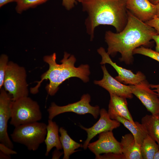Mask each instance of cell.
<instances>
[{
    "instance_id": "cell-6",
    "label": "cell",
    "mask_w": 159,
    "mask_h": 159,
    "mask_svg": "<svg viewBox=\"0 0 159 159\" xmlns=\"http://www.w3.org/2000/svg\"><path fill=\"white\" fill-rule=\"evenodd\" d=\"M25 68L12 61L9 62L3 84L4 90L12 97L13 101L29 95Z\"/></svg>"
},
{
    "instance_id": "cell-1",
    "label": "cell",
    "mask_w": 159,
    "mask_h": 159,
    "mask_svg": "<svg viewBox=\"0 0 159 159\" xmlns=\"http://www.w3.org/2000/svg\"><path fill=\"white\" fill-rule=\"evenodd\" d=\"M127 14V21L124 29L117 33L106 31L105 39L108 45V54L113 56L119 52L121 55L120 60L129 64L133 61L134 50L148 44L153 36L158 34L153 28L128 10Z\"/></svg>"
},
{
    "instance_id": "cell-27",
    "label": "cell",
    "mask_w": 159,
    "mask_h": 159,
    "mask_svg": "<svg viewBox=\"0 0 159 159\" xmlns=\"http://www.w3.org/2000/svg\"><path fill=\"white\" fill-rule=\"evenodd\" d=\"M0 151L3 153L9 155H11L16 154L17 152L14 150L4 144L0 143Z\"/></svg>"
},
{
    "instance_id": "cell-16",
    "label": "cell",
    "mask_w": 159,
    "mask_h": 159,
    "mask_svg": "<svg viewBox=\"0 0 159 159\" xmlns=\"http://www.w3.org/2000/svg\"><path fill=\"white\" fill-rule=\"evenodd\" d=\"M120 142L122 153L125 159H143L140 152V145L136 143L132 133L122 136Z\"/></svg>"
},
{
    "instance_id": "cell-28",
    "label": "cell",
    "mask_w": 159,
    "mask_h": 159,
    "mask_svg": "<svg viewBox=\"0 0 159 159\" xmlns=\"http://www.w3.org/2000/svg\"><path fill=\"white\" fill-rule=\"evenodd\" d=\"M76 0H62V5L67 10L72 9L74 6Z\"/></svg>"
},
{
    "instance_id": "cell-19",
    "label": "cell",
    "mask_w": 159,
    "mask_h": 159,
    "mask_svg": "<svg viewBox=\"0 0 159 159\" xmlns=\"http://www.w3.org/2000/svg\"><path fill=\"white\" fill-rule=\"evenodd\" d=\"M60 140L64 150L63 159H69L70 155L79 150H76L83 147V145L76 142L69 136L67 132L62 127L59 129Z\"/></svg>"
},
{
    "instance_id": "cell-13",
    "label": "cell",
    "mask_w": 159,
    "mask_h": 159,
    "mask_svg": "<svg viewBox=\"0 0 159 159\" xmlns=\"http://www.w3.org/2000/svg\"><path fill=\"white\" fill-rule=\"evenodd\" d=\"M103 72L102 79L100 80H95L94 83L103 88L110 94H112L125 98L131 99L133 94L131 92V85L123 84L109 73L105 64L101 66Z\"/></svg>"
},
{
    "instance_id": "cell-25",
    "label": "cell",
    "mask_w": 159,
    "mask_h": 159,
    "mask_svg": "<svg viewBox=\"0 0 159 159\" xmlns=\"http://www.w3.org/2000/svg\"><path fill=\"white\" fill-rule=\"evenodd\" d=\"M97 159H125L122 154H117L114 153H104L103 155H100L98 156L95 158Z\"/></svg>"
},
{
    "instance_id": "cell-10",
    "label": "cell",
    "mask_w": 159,
    "mask_h": 159,
    "mask_svg": "<svg viewBox=\"0 0 159 159\" xmlns=\"http://www.w3.org/2000/svg\"><path fill=\"white\" fill-rule=\"evenodd\" d=\"M97 52L102 57L100 64H108L111 65L118 74L115 79L120 82L125 84L136 85L145 80V75L141 72L139 71L134 74L131 70L121 67L113 62L103 47H100L97 49Z\"/></svg>"
},
{
    "instance_id": "cell-26",
    "label": "cell",
    "mask_w": 159,
    "mask_h": 159,
    "mask_svg": "<svg viewBox=\"0 0 159 159\" xmlns=\"http://www.w3.org/2000/svg\"><path fill=\"white\" fill-rule=\"evenodd\" d=\"M145 23L153 28L157 34H159V18L155 16L153 18Z\"/></svg>"
},
{
    "instance_id": "cell-35",
    "label": "cell",
    "mask_w": 159,
    "mask_h": 159,
    "mask_svg": "<svg viewBox=\"0 0 159 159\" xmlns=\"http://www.w3.org/2000/svg\"><path fill=\"white\" fill-rule=\"evenodd\" d=\"M152 3L155 5L159 4V0H149Z\"/></svg>"
},
{
    "instance_id": "cell-5",
    "label": "cell",
    "mask_w": 159,
    "mask_h": 159,
    "mask_svg": "<svg viewBox=\"0 0 159 159\" xmlns=\"http://www.w3.org/2000/svg\"><path fill=\"white\" fill-rule=\"evenodd\" d=\"M42 117L38 104L28 96L13 101L10 123L15 127L38 122Z\"/></svg>"
},
{
    "instance_id": "cell-32",
    "label": "cell",
    "mask_w": 159,
    "mask_h": 159,
    "mask_svg": "<svg viewBox=\"0 0 159 159\" xmlns=\"http://www.w3.org/2000/svg\"><path fill=\"white\" fill-rule=\"evenodd\" d=\"M150 88L154 89L153 90L156 92L159 97V84L158 85L150 84Z\"/></svg>"
},
{
    "instance_id": "cell-33",
    "label": "cell",
    "mask_w": 159,
    "mask_h": 159,
    "mask_svg": "<svg viewBox=\"0 0 159 159\" xmlns=\"http://www.w3.org/2000/svg\"><path fill=\"white\" fill-rule=\"evenodd\" d=\"M10 156L6 155L0 151V159H10Z\"/></svg>"
},
{
    "instance_id": "cell-18",
    "label": "cell",
    "mask_w": 159,
    "mask_h": 159,
    "mask_svg": "<svg viewBox=\"0 0 159 159\" xmlns=\"http://www.w3.org/2000/svg\"><path fill=\"white\" fill-rule=\"evenodd\" d=\"M112 119L122 123L130 131L136 143L140 145L144 138L148 134L145 126L141 123L135 122V124H134L128 120L118 116L113 117Z\"/></svg>"
},
{
    "instance_id": "cell-7",
    "label": "cell",
    "mask_w": 159,
    "mask_h": 159,
    "mask_svg": "<svg viewBox=\"0 0 159 159\" xmlns=\"http://www.w3.org/2000/svg\"><path fill=\"white\" fill-rule=\"evenodd\" d=\"M90 96L87 94L83 95L80 100L66 105L59 106L55 103L52 102L47 110L49 119L52 120L57 115L68 112L80 115L89 113L95 119H97L100 114V107L98 105H91L90 104Z\"/></svg>"
},
{
    "instance_id": "cell-17",
    "label": "cell",
    "mask_w": 159,
    "mask_h": 159,
    "mask_svg": "<svg viewBox=\"0 0 159 159\" xmlns=\"http://www.w3.org/2000/svg\"><path fill=\"white\" fill-rule=\"evenodd\" d=\"M47 129V133L44 141L46 146V156L48 155L54 147L58 150L62 148L58 134L59 129L58 125L52 120L49 119Z\"/></svg>"
},
{
    "instance_id": "cell-37",
    "label": "cell",
    "mask_w": 159,
    "mask_h": 159,
    "mask_svg": "<svg viewBox=\"0 0 159 159\" xmlns=\"http://www.w3.org/2000/svg\"><path fill=\"white\" fill-rule=\"evenodd\" d=\"M85 0H76V1L82 3Z\"/></svg>"
},
{
    "instance_id": "cell-14",
    "label": "cell",
    "mask_w": 159,
    "mask_h": 159,
    "mask_svg": "<svg viewBox=\"0 0 159 159\" xmlns=\"http://www.w3.org/2000/svg\"><path fill=\"white\" fill-rule=\"evenodd\" d=\"M126 1L127 10L143 22H146L156 16V5L149 0H126Z\"/></svg>"
},
{
    "instance_id": "cell-31",
    "label": "cell",
    "mask_w": 159,
    "mask_h": 159,
    "mask_svg": "<svg viewBox=\"0 0 159 159\" xmlns=\"http://www.w3.org/2000/svg\"><path fill=\"white\" fill-rule=\"evenodd\" d=\"M19 0H0V7H2L8 3L15 2L16 3Z\"/></svg>"
},
{
    "instance_id": "cell-36",
    "label": "cell",
    "mask_w": 159,
    "mask_h": 159,
    "mask_svg": "<svg viewBox=\"0 0 159 159\" xmlns=\"http://www.w3.org/2000/svg\"><path fill=\"white\" fill-rule=\"evenodd\" d=\"M154 159H159V150L155 154Z\"/></svg>"
},
{
    "instance_id": "cell-24",
    "label": "cell",
    "mask_w": 159,
    "mask_h": 159,
    "mask_svg": "<svg viewBox=\"0 0 159 159\" xmlns=\"http://www.w3.org/2000/svg\"><path fill=\"white\" fill-rule=\"evenodd\" d=\"M8 62V56L5 54H1L0 57V89L2 88Z\"/></svg>"
},
{
    "instance_id": "cell-2",
    "label": "cell",
    "mask_w": 159,
    "mask_h": 159,
    "mask_svg": "<svg viewBox=\"0 0 159 159\" xmlns=\"http://www.w3.org/2000/svg\"><path fill=\"white\" fill-rule=\"evenodd\" d=\"M81 3L83 10L88 14L85 25L91 40L95 28L100 25L112 26L119 32L127 24L126 0H85Z\"/></svg>"
},
{
    "instance_id": "cell-9",
    "label": "cell",
    "mask_w": 159,
    "mask_h": 159,
    "mask_svg": "<svg viewBox=\"0 0 159 159\" xmlns=\"http://www.w3.org/2000/svg\"><path fill=\"white\" fill-rule=\"evenodd\" d=\"M0 142L13 149L14 145L7 132V123L11 117L12 97L4 89H0Z\"/></svg>"
},
{
    "instance_id": "cell-30",
    "label": "cell",
    "mask_w": 159,
    "mask_h": 159,
    "mask_svg": "<svg viewBox=\"0 0 159 159\" xmlns=\"http://www.w3.org/2000/svg\"><path fill=\"white\" fill-rule=\"evenodd\" d=\"M153 39L154 40L156 44L155 51L159 52V34H156L153 37Z\"/></svg>"
},
{
    "instance_id": "cell-11",
    "label": "cell",
    "mask_w": 159,
    "mask_h": 159,
    "mask_svg": "<svg viewBox=\"0 0 159 159\" xmlns=\"http://www.w3.org/2000/svg\"><path fill=\"white\" fill-rule=\"evenodd\" d=\"M99 134L98 140L90 143L88 146L89 150L95 155V158L102 153L122 154L120 142L115 138L112 131L103 132Z\"/></svg>"
},
{
    "instance_id": "cell-8",
    "label": "cell",
    "mask_w": 159,
    "mask_h": 159,
    "mask_svg": "<svg viewBox=\"0 0 159 159\" xmlns=\"http://www.w3.org/2000/svg\"><path fill=\"white\" fill-rule=\"evenodd\" d=\"M131 92L141 102L151 115L159 117V97L150 89V84L145 80L136 85H131Z\"/></svg>"
},
{
    "instance_id": "cell-3",
    "label": "cell",
    "mask_w": 159,
    "mask_h": 159,
    "mask_svg": "<svg viewBox=\"0 0 159 159\" xmlns=\"http://www.w3.org/2000/svg\"><path fill=\"white\" fill-rule=\"evenodd\" d=\"M43 60L48 64L49 68L41 76V80L37 82V85L30 88V92L32 94H36L38 92L41 84L44 80H49L45 89L48 94L52 96L57 92L59 86L69 78L77 77L84 82L89 80L90 73L89 65L82 64L76 67L74 66L76 61L75 57L67 52H64L63 58L60 61V64L56 62V55L55 53L44 56Z\"/></svg>"
},
{
    "instance_id": "cell-12",
    "label": "cell",
    "mask_w": 159,
    "mask_h": 159,
    "mask_svg": "<svg viewBox=\"0 0 159 159\" xmlns=\"http://www.w3.org/2000/svg\"><path fill=\"white\" fill-rule=\"evenodd\" d=\"M100 117L99 120L93 126L89 128H86L82 125L80 127L86 131L87 133V138L83 145V148L85 150L90 140L97 135L107 131H112L120 126V122L111 119L107 111L104 108L100 110Z\"/></svg>"
},
{
    "instance_id": "cell-15",
    "label": "cell",
    "mask_w": 159,
    "mask_h": 159,
    "mask_svg": "<svg viewBox=\"0 0 159 159\" xmlns=\"http://www.w3.org/2000/svg\"><path fill=\"white\" fill-rule=\"evenodd\" d=\"M110 99L108 113L112 118L116 116L122 117L135 124L127 107L126 98L116 95L110 94Z\"/></svg>"
},
{
    "instance_id": "cell-22",
    "label": "cell",
    "mask_w": 159,
    "mask_h": 159,
    "mask_svg": "<svg viewBox=\"0 0 159 159\" xmlns=\"http://www.w3.org/2000/svg\"><path fill=\"white\" fill-rule=\"evenodd\" d=\"M48 0H19L15 8L16 11L20 14L24 11L43 4Z\"/></svg>"
},
{
    "instance_id": "cell-21",
    "label": "cell",
    "mask_w": 159,
    "mask_h": 159,
    "mask_svg": "<svg viewBox=\"0 0 159 159\" xmlns=\"http://www.w3.org/2000/svg\"><path fill=\"white\" fill-rule=\"evenodd\" d=\"M156 142L148 134L140 145L141 154L143 159H154L156 153L159 150Z\"/></svg>"
},
{
    "instance_id": "cell-4",
    "label": "cell",
    "mask_w": 159,
    "mask_h": 159,
    "mask_svg": "<svg viewBox=\"0 0 159 159\" xmlns=\"http://www.w3.org/2000/svg\"><path fill=\"white\" fill-rule=\"evenodd\" d=\"M47 125L36 122L15 127L10 135L14 142L24 145L29 150H37L44 142L47 133Z\"/></svg>"
},
{
    "instance_id": "cell-23",
    "label": "cell",
    "mask_w": 159,
    "mask_h": 159,
    "mask_svg": "<svg viewBox=\"0 0 159 159\" xmlns=\"http://www.w3.org/2000/svg\"><path fill=\"white\" fill-rule=\"evenodd\" d=\"M133 54H138L150 57L159 62V52L142 46L135 49Z\"/></svg>"
},
{
    "instance_id": "cell-34",
    "label": "cell",
    "mask_w": 159,
    "mask_h": 159,
    "mask_svg": "<svg viewBox=\"0 0 159 159\" xmlns=\"http://www.w3.org/2000/svg\"><path fill=\"white\" fill-rule=\"evenodd\" d=\"M156 6L157 11L155 16L159 18V4L156 5Z\"/></svg>"
},
{
    "instance_id": "cell-29",
    "label": "cell",
    "mask_w": 159,
    "mask_h": 159,
    "mask_svg": "<svg viewBox=\"0 0 159 159\" xmlns=\"http://www.w3.org/2000/svg\"><path fill=\"white\" fill-rule=\"evenodd\" d=\"M64 154V152H61L59 150L56 149L52 153V159H59Z\"/></svg>"
},
{
    "instance_id": "cell-20",
    "label": "cell",
    "mask_w": 159,
    "mask_h": 159,
    "mask_svg": "<svg viewBox=\"0 0 159 159\" xmlns=\"http://www.w3.org/2000/svg\"><path fill=\"white\" fill-rule=\"evenodd\" d=\"M141 123L145 126L148 135L159 146V117L146 115L142 118Z\"/></svg>"
}]
</instances>
